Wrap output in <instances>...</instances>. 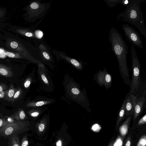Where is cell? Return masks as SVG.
Returning a JSON list of instances; mask_svg holds the SVG:
<instances>
[{"label": "cell", "mask_w": 146, "mask_h": 146, "mask_svg": "<svg viewBox=\"0 0 146 146\" xmlns=\"http://www.w3.org/2000/svg\"><path fill=\"white\" fill-rule=\"evenodd\" d=\"M109 40L111 44V50L117 60L121 76L125 83L129 85L130 81L127 58V46L121 35L114 27H112L110 29Z\"/></svg>", "instance_id": "obj_1"}, {"label": "cell", "mask_w": 146, "mask_h": 146, "mask_svg": "<svg viewBox=\"0 0 146 146\" xmlns=\"http://www.w3.org/2000/svg\"><path fill=\"white\" fill-rule=\"evenodd\" d=\"M141 0H129L125 5L126 8L116 17L118 21L129 23L135 26L141 34L146 38V29L143 13L141 10Z\"/></svg>", "instance_id": "obj_2"}, {"label": "cell", "mask_w": 146, "mask_h": 146, "mask_svg": "<svg viewBox=\"0 0 146 146\" xmlns=\"http://www.w3.org/2000/svg\"><path fill=\"white\" fill-rule=\"evenodd\" d=\"M132 74L130 82V93L135 94L140 86V64L134 45L131 44V48Z\"/></svg>", "instance_id": "obj_3"}, {"label": "cell", "mask_w": 146, "mask_h": 146, "mask_svg": "<svg viewBox=\"0 0 146 146\" xmlns=\"http://www.w3.org/2000/svg\"><path fill=\"white\" fill-rule=\"evenodd\" d=\"M25 126L23 121H15L0 128V137L9 138L13 135H19L24 131Z\"/></svg>", "instance_id": "obj_4"}, {"label": "cell", "mask_w": 146, "mask_h": 146, "mask_svg": "<svg viewBox=\"0 0 146 146\" xmlns=\"http://www.w3.org/2000/svg\"><path fill=\"white\" fill-rule=\"evenodd\" d=\"M122 28L125 36L131 44L140 48L143 49V43L140 36L133 27L125 24L122 25Z\"/></svg>", "instance_id": "obj_5"}, {"label": "cell", "mask_w": 146, "mask_h": 146, "mask_svg": "<svg viewBox=\"0 0 146 146\" xmlns=\"http://www.w3.org/2000/svg\"><path fill=\"white\" fill-rule=\"evenodd\" d=\"M38 78L41 87L44 90L49 92L53 90L54 85L47 71L38 68L37 71Z\"/></svg>", "instance_id": "obj_6"}, {"label": "cell", "mask_w": 146, "mask_h": 146, "mask_svg": "<svg viewBox=\"0 0 146 146\" xmlns=\"http://www.w3.org/2000/svg\"><path fill=\"white\" fill-rule=\"evenodd\" d=\"M99 71L96 74V81L100 86H104L106 89H108L110 87L112 83L111 76L105 68L103 71Z\"/></svg>", "instance_id": "obj_7"}, {"label": "cell", "mask_w": 146, "mask_h": 146, "mask_svg": "<svg viewBox=\"0 0 146 146\" xmlns=\"http://www.w3.org/2000/svg\"><path fill=\"white\" fill-rule=\"evenodd\" d=\"M71 83L70 84H68L69 86L67 87V90H68L67 92H69L70 93V94H72V97L74 96L75 97V99H77L81 104L82 103H84L87 102V98L84 94L83 93L76 84L75 85V83L72 82H71Z\"/></svg>", "instance_id": "obj_8"}, {"label": "cell", "mask_w": 146, "mask_h": 146, "mask_svg": "<svg viewBox=\"0 0 146 146\" xmlns=\"http://www.w3.org/2000/svg\"><path fill=\"white\" fill-rule=\"evenodd\" d=\"M55 101L54 99L45 97H36L33 100L29 101L25 106L27 108H33L45 106L51 104Z\"/></svg>", "instance_id": "obj_9"}, {"label": "cell", "mask_w": 146, "mask_h": 146, "mask_svg": "<svg viewBox=\"0 0 146 146\" xmlns=\"http://www.w3.org/2000/svg\"><path fill=\"white\" fill-rule=\"evenodd\" d=\"M126 98L125 113L128 115L133 112L135 101L137 97L130 93Z\"/></svg>", "instance_id": "obj_10"}, {"label": "cell", "mask_w": 146, "mask_h": 146, "mask_svg": "<svg viewBox=\"0 0 146 146\" xmlns=\"http://www.w3.org/2000/svg\"><path fill=\"white\" fill-rule=\"evenodd\" d=\"M145 99L144 96L137 98L135 102L133 112L135 117H136L141 112L143 109Z\"/></svg>", "instance_id": "obj_11"}, {"label": "cell", "mask_w": 146, "mask_h": 146, "mask_svg": "<svg viewBox=\"0 0 146 146\" xmlns=\"http://www.w3.org/2000/svg\"><path fill=\"white\" fill-rule=\"evenodd\" d=\"M30 108L27 111V113L31 117H35L38 116L41 113L47 110L48 108L45 106Z\"/></svg>", "instance_id": "obj_12"}, {"label": "cell", "mask_w": 146, "mask_h": 146, "mask_svg": "<svg viewBox=\"0 0 146 146\" xmlns=\"http://www.w3.org/2000/svg\"><path fill=\"white\" fill-rule=\"evenodd\" d=\"M0 75L5 77L11 78L13 76L12 69L5 65L0 64Z\"/></svg>", "instance_id": "obj_13"}, {"label": "cell", "mask_w": 146, "mask_h": 146, "mask_svg": "<svg viewBox=\"0 0 146 146\" xmlns=\"http://www.w3.org/2000/svg\"><path fill=\"white\" fill-rule=\"evenodd\" d=\"M17 90L13 85L11 83L9 88L5 91V95L3 99L8 102H11Z\"/></svg>", "instance_id": "obj_14"}, {"label": "cell", "mask_w": 146, "mask_h": 146, "mask_svg": "<svg viewBox=\"0 0 146 146\" xmlns=\"http://www.w3.org/2000/svg\"><path fill=\"white\" fill-rule=\"evenodd\" d=\"M10 117L16 120L21 121L25 119L27 115L24 110L20 108L11 114Z\"/></svg>", "instance_id": "obj_15"}, {"label": "cell", "mask_w": 146, "mask_h": 146, "mask_svg": "<svg viewBox=\"0 0 146 146\" xmlns=\"http://www.w3.org/2000/svg\"><path fill=\"white\" fill-rule=\"evenodd\" d=\"M9 138V146H20L19 138L18 134L13 135Z\"/></svg>", "instance_id": "obj_16"}, {"label": "cell", "mask_w": 146, "mask_h": 146, "mask_svg": "<svg viewBox=\"0 0 146 146\" xmlns=\"http://www.w3.org/2000/svg\"><path fill=\"white\" fill-rule=\"evenodd\" d=\"M10 116H6L0 118V128L13 122L15 121Z\"/></svg>", "instance_id": "obj_17"}, {"label": "cell", "mask_w": 146, "mask_h": 146, "mask_svg": "<svg viewBox=\"0 0 146 146\" xmlns=\"http://www.w3.org/2000/svg\"><path fill=\"white\" fill-rule=\"evenodd\" d=\"M23 93V91L21 88H17V90L11 101L12 104H13L21 96Z\"/></svg>", "instance_id": "obj_18"}, {"label": "cell", "mask_w": 146, "mask_h": 146, "mask_svg": "<svg viewBox=\"0 0 146 146\" xmlns=\"http://www.w3.org/2000/svg\"><path fill=\"white\" fill-rule=\"evenodd\" d=\"M5 55L9 58H22L19 54H16L7 51H5Z\"/></svg>", "instance_id": "obj_19"}, {"label": "cell", "mask_w": 146, "mask_h": 146, "mask_svg": "<svg viewBox=\"0 0 146 146\" xmlns=\"http://www.w3.org/2000/svg\"><path fill=\"white\" fill-rule=\"evenodd\" d=\"M105 1L108 7H113L115 6L117 4L121 3V0H105Z\"/></svg>", "instance_id": "obj_20"}, {"label": "cell", "mask_w": 146, "mask_h": 146, "mask_svg": "<svg viewBox=\"0 0 146 146\" xmlns=\"http://www.w3.org/2000/svg\"><path fill=\"white\" fill-rule=\"evenodd\" d=\"M33 79L31 76L28 77L25 80L24 83V86L26 89H28L30 87L33 81Z\"/></svg>", "instance_id": "obj_21"}, {"label": "cell", "mask_w": 146, "mask_h": 146, "mask_svg": "<svg viewBox=\"0 0 146 146\" xmlns=\"http://www.w3.org/2000/svg\"><path fill=\"white\" fill-rule=\"evenodd\" d=\"M35 34L36 37L39 39H41L43 36L42 31L39 30H36L35 32Z\"/></svg>", "instance_id": "obj_22"}, {"label": "cell", "mask_w": 146, "mask_h": 146, "mask_svg": "<svg viewBox=\"0 0 146 146\" xmlns=\"http://www.w3.org/2000/svg\"><path fill=\"white\" fill-rule=\"evenodd\" d=\"M28 141L26 137H24L21 141L20 146H28Z\"/></svg>", "instance_id": "obj_23"}, {"label": "cell", "mask_w": 146, "mask_h": 146, "mask_svg": "<svg viewBox=\"0 0 146 146\" xmlns=\"http://www.w3.org/2000/svg\"><path fill=\"white\" fill-rule=\"evenodd\" d=\"M121 133L123 135H125L127 131V127L126 125L123 126L120 129Z\"/></svg>", "instance_id": "obj_24"}, {"label": "cell", "mask_w": 146, "mask_h": 146, "mask_svg": "<svg viewBox=\"0 0 146 146\" xmlns=\"http://www.w3.org/2000/svg\"><path fill=\"white\" fill-rule=\"evenodd\" d=\"M8 86L3 83H0V91H5L7 90Z\"/></svg>", "instance_id": "obj_25"}, {"label": "cell", "mask_w": 146, "mask_h": 146, "mask_svg": "<svg viewBox=\"0 0 146 146\" xmlns=\"http://www.w3.org/2000/svg\"><path fill=\"white\" fill-rule=\"evenodd\" d=\"M38 7V4L36 2L33 3L30 5L31 8L33 9H36Z\"/></svg>", "instance_id": "obj_26"}, {"label": "cell", "mask_w": 146, "mask_h": 146, "mask_svg": "<svg viewBox=\"0 0 146 146\" xmlns=\"http://www.w3.org/2000/svg\"><path fill=\"white\" fill-rule=\"evenodd\" d=\"M42 55L44 58L46 60H50V57L47 52H42Z\"/></svg>", "instance_id": "obj_27"}, {"label": "cell", "mask_w": 146, "mask_h": 146, "mask_svg": "<svg viewBox=\"0 0 146 146\" xmlns=\"http://www.w3.org/2000/svg\"><path fill=\"white\" fill-rule=\"evenodd\" d=\"M44 128V125L43 123L41 124L39 126L38 129L40 131H42Z\"/></svg>", "instance_id": "obj_28"}, {"label": "cell", "mask_w": 146, "mask_h": 146, "mask_svg": "<svg viewBox=\"0 0 146 146\" xmlns=\"http://www.w3.org/2000/svg\"><path fill=\"white\" fill-rule=\"evenodd\" d=\"M146 121V115H145L139 121V123H143L145 122Z\"/></svg>", "instance_id": "obj_29"}, {"label": "cell", "mask_w": 146, "mask_h": 146, "mask_svg": "<svg viewBox=\"0 0 146 146\" xmlns=\"http://www.w3.org/2000/svg\"><path fill=\"white\" fill-rule=\"evenodd\" d=\"M5 95V91H0V98H4Z\"/></svg>", "instance_id": "obj_30"}, {"label": "cell", "mask_w": 146, "mask_h": 146, "mask_svg": "<svg viewBox=\"0 0 146 146\" xmlns=\"http://www.w3.org/2000/svg\"><path fill=\"white\" fill-rule=\"evenodd\" d=\"M129 2V0H121V3L124 6L127 4Z\"/></svg>", "instance_id": "obj_31"}, {"label": "cell", "mask_w": 146, "mask_h": 146, "mask_svg": "<svg viewBox=\"0 0 146 146\" xmlns=\"http://www.w3.org/2000/svg\"><path fill=\"white\" fill-rule=\"evenodd\" d=\"M98 128L99 125L97 124H95L92 127V129L94 131L96 130Z\"/></svg>", "instance_id": "obj_32"}, {"label": "cell", "mask_w": 146, "mask_h": 146, "mask_svg": "<svg viewBox=\"0 0 146 146\" xmlns=\"http://www.w3.org/2000/svg\"><path fill=\"white\" fill-rule=\"evenodd\" d=\"M25 35L27 37H31L33 36V34L31 32H27L25 33Z\"/></svg>", "instance_id": "obj_33"}, {"label": "cell", "mask_w": 146, "mask_h": 146, "mask_svg": "<svg viewBox=\"0 0 146 146\" xmlns=\"http://www.w3.org/2000/svg\"><path fill=\"white\" fill-rule=\"evenodd\" d=\"M118 146H121L122 144V142L120 139H118L116 142Z\"/></svg>", "instance_id": "obj_34"}, {"label": "cell", "mask_w": 146, "mask_h": 146, "mask_svg": "<svg viewBox=\"0 0 146 146\" xmlns=\"http://www.w3.org/2000/svg\"><path fill=\"white\" fill-rule=\"evenodd\" d=\"M57 146H61L62 142L60 140L58 141L56 143Z\"/></svg>", "instance_id": "obj_35"}, {"label": "cell", "mask_w": 146, "mask_h": 146, "mask_svg": "<svg viewBox=\"0 0 146 146\" xmlns=\"http://www.w3.org/2000/svg\"><path fill=\"white\" fill-rule=\"evenodd\" d=\"M140 143L143 145H145L146 144V141L145 140H144V139L141 140L140 141Z\"/></svg>", "instance_id": "obj_36"}, {"label": "cell", "mask_w": 146, "mask_h": 146, "mask_svg": "<svg viewBox=\"0 0 146 146\" xmlns=\"http://www.w3.org/2000/svg\"><path fill=\"white\" fill-rule=\"evenodd\" d=\"M130 142L129 141H128L127 142L125 146H130Z\"/></svg>", "instance_id": "obj_37"}, {"label": "cell", "mask_w": 146, "mask_h": 146, "mask_svg": "<svg viewBox=\"0 0 146 146\" xmlns=\"http://www.w3.org/2000/svg\"><path fill=\"white\" fill-rule=\"evenodd\" d=\"M113 146H118V145H117V143H115L114 144V145Z\"/></svg>", "instance_id": "obj_38"}, {"label": "cell", "mask_w": 146, "mask_h": 146, "mask_svg": "<svg viewBox=\"0 0 146 146\" xmlns=\"http://www.w3.org/2000/svg\"><path fill=\"white\" fill-rule=\"evenodd\" d=\"M3 116V114L0 112V117H1Z\"/></svg>", "instance_id": "obj_39"}, {"label": "cell", "mask_w": 146, "mask_h": 146, "mask_svg": "<svg viewBox=\"0 0 146 146\" xmlns=\"http://www.w3.org/2000/svg\"></svg>", "instance_id": "obj_40"}]
</instances>
